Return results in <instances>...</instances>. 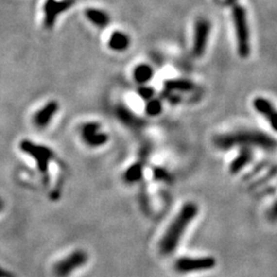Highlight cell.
I'll list each match as a JSON object with an SVG mask.
<instances>
[{
    "label": "cell",
    "mask_w": 277,
    "mask_h": 277,
    "mask_svg": "<svg viewBox=\"0 0 277 277\" xmlns=\"http://www.w3.org/2000/svg\"><path fill=\"white\" fill-rule=\"evenodd\" d=\"M254 107L257 110L258 113L262 114L267 120L268 122L270 123L271 127L273 131H276L277 127V115L275 112V109L273 107V105L271 104L270 101H268L265 98H256L254 100Z\"/></svg>",
    "instance_id": "obj_12"
},
{
    "label": "cell",
    "mask_w": 277,
    "mask_h": 277,
    "mask_svg": "<svg viewBox=\"0 0 277 277\" xmlns=\"http://www.w3.org/2000/svg\"><path fill=\"white\" fill-rule=\"evenodd\" d=\"M134 79L138 85H146V83L149 82L153 75H154V70L153 68L148 64H140L135 68L134 70Z\"/></svg>",
    "instance_id": "obj_17"
},
{
    "label": "cell",
    "mask_w": 277,
    "mask_h": 277,
    "mask_svg": "<svg viewBox=\"0 0 277 277\" xmlns=\"http://www.w3.org/2000/svg\"><path fill=\"white\" fill-rule=\"evenodd\" d=\"M137 92L138 97H141L144 101L154 98L155 95V90L150 87H147L146 85H141V87L137 89Z\"/></svg>",
    "instance_id": "obj_20"
},
{
    "label": "cell",
    "mask_w": 277,
    "mask_h": 277,
    "mask_svg": "<svg viewBox=\"0 0 277 277\" xmlns=\"http://www.w3.org/2000/svg\"><path fill=\"white\" fill-rule=\"evenodd\" d=\"M87 262V253L83 249H75L54 264L53 274L55 277H69L72 273L86 266Z\"/></svg>",
    "instance_id": "obj_5"
},
{
    "label": "cell",
    "mask_w": 277,
    "mask_h": 277,
    "mask_svg": "<svg viewBox=\"0 0 277 277\" xmlns=\"http://www.w3.org/2000/svg\"><path fill=\"white\" fill-rule=\"evenodd\" d=\"M253 156L254 154L252 151V147H242L238 155L233 159V161L230 163V173L236 174L242 172L245 166L252 161Z\"/></svg>",
    "instance_id": "obj_13"
},
{
    "label": "cell",
    "mask_w": 277,
    "mask_h": 277,
    "mask_svg": "<svg viewBox=\"0 0 277 277\" xmlns=\"http://www.w3.org/2000/svg\"><path fill=\"white\" fill-rule=\"evenodd\" d=\"M143 173H144V166L142 163L137 162L133 164L132 166L126 170L124 173V180L127 183H137L143 178Z\"/></svg>",
    "instance_id": "obj_18"
},
{
    "label": "cell",
    "mask_w": 277,
    "mask_h": 277,
    "mask_svg": "<svg viewBox=\"0 0 277 277\" xmlns=\"http://www.w3.org/2000/svg\"><path fill=\"white\" fill-rule=\"evenodd\" d=\"M235 2H237V0H227V3H228L229 5H232V4H234Z\"/></svg>",
    "instance_id": "obj_22"
},
{
    "label": "cell",
    "mask_w": 277,
    "mask_h": 277,
    "mask_svg": "<svg viewBox=\"0 0 277 277\" xmlns=\"http://www.w3.org/2000/svg\"><path fill=\"white\" fill-rule=\"evenodd\" d=\"M20 149L31 156L35 160L38 170L42 173H48L49 165L54 158V153L49 147L43 145H37L29 140H24L20 143Z\"/></svg>",
    "instance_id": "obj_6"
},
{
    "label": "cell",
    "mask_w": 277,
    "mask_h": 277,
    "mask_svg": "<svg viewBox=\"0 0 277 277\" xmlns=\"http://www.w3.org/2000/svg\"><path fill=\"white\" fill-rule=\"evenodd\" d=\"M85 15L91 24H94L99 28L107 27L111 21L110 16L106 12L99 8H87Z\"/></svg>",
    "instance_id": "obj_15"
},
{
    "label": "cell",
    "mask_w": 277,
    "mask_h": 277,
    "mask_svg": "<svg viewBox=\"0 0 277 277\" xmlns=\"http://www.w3.org/2000/svg\"><path fill=\"white\" fill-rule=\"evenodd\" d=\"M166 90L172 92H188L196 88V85L188 79H169L164 82Z\"/></svg>",
    "instance_id": "obj_16"
},
{
    "label": "cell",
    "mask_w": 277,
    "mask_h": 277,
    "mask_svg": "<svg viewBox=\"0 0 277 277\" xmlns=\"http://www.w3.org/2000/svg\"><path fill=\"white\" fill-rule=\"evenodd\" d=\"M115 114L119 119L120 122H122L127 127L134 129H140L145 126V121L137 116L131 109H128L124 105H118L115 109Z\"/></svg>",
    "instance_id": "obj_11"
},
{
    "label": "cell",
    "mask_w": 277,
    "mask_h": 277,
    "mask_svg": "<svg viewBox=\"0 0 277 277\" xmlns=\"http://www.w3.org/2000/svg\"><path fill=\"white\" fill-rule=\"evenodd\" d=\"M210 30L211 25L207 18H199L196 22L195 27H194V37L192 46V53L194 57L200 58L205 54L208 48Z\"/></svg>",
    "instance_id": "obj_7"
},
{
    "label": "cell",
    "mask_w": 277,
    "mask_h": 277,
    "mask_svg": "<svg viewBox=\"0 0 277 277\" xmlns=\"http://www.w3.org/2000/svg\"><path fill=\"white\" fill-rule=\"evenodd\" d=\"M129 44H131V39L128 35L122 31H114L108 40L109 49L117 52L126 51L129 48Z\"/></svg>",
    "instance_id": "obj_14"
},
{
    "label": "cell",
    "mask_w": 277,
    "mask_h": 277,
    "mask_svg": "<svg viewBox=\"0 0 277 277\" xmlns=\"http://www.w3.org/2000/svg\"><path fill=\"white\" fill-rule=\"evenodd\" d=\"M59 111V103L55 101H51L45 104L40 110L37 111L33 117V122L38 128H44L48 126L52 120L53 116Z\"/></svg>",
    "instance_id": "obj_10"
},
{
    "label": "cell",
    "mask_w": 277,
    "mask_h": 277,
    "mask_svg": "<svg viewBox=\"0 0 277 277\" xmlns=\"http://www.w3.org/2000/svg\"><path fill=\"white\" fill-rule=\"evenodd\" d=\"M198 214L199 208L197 203L192 201L184 203L159 240L158 249L161 255L170 256L175 252L185 232L192 222L197 218Z\"/></svg>",
    "instance_id": "obj_1"
},
{
    "label": "cell",
    "mask_w": 277,
    "mask_h": 277,
    "mask_svg": "<svg viewBox=\"0 0 277 277\" xmlns=\"http://www.w3.org/2000/svg\"><path fill=\"white\" fill-rule=\"evenodd\" d=\"M162 110H163V105H162V102L159 99L152 98L147 101L146 106H145V111L148 116H151V117L158 116L159 114H161Z\"/></svg>",
    "instance_id": "obj_19"
},
{
    "label": "cell",
    "mask_w": 277,
    "mask_h": 277,
    "mask_svg": "<svg viewBox=\"0 0 277 277\" xmlns=\"http://www.w3.org/2000/svg\"><path fill=\"white\" fill-rule=\"evenodd\" d=\"M217 266V260L211 256L181 257L173 263V269L179 274L207 272Z\"/></svg>",
    "instance_id": "obj_4"
},
{
    "label": "cell",
    "mask_w": 277,
    "mask_h": 277,
    "mask_svg": "<svg viewBox=\"0 0 277 277\" xmlns=\"http://www.w3.org/2000/svg\"><path fill=\"white\" fill-rule=\"evenodd\" d=\"M81 138L90 148L105 146L109 141V135L101 131V124L96 121H89L83 124L80 129Z\"/></svg>",
    "instance_id": "obj_8"
},
{
    "label": "cell",
    "mask_w": 277,
    "mask_h": 277,
    "mask_svg": "<svg viewBox=\"0 0 277 277\" xmlns=\"http://www.w3.org/2000/svg\"><path fill=\"white\" fill-rule=\"evenodd\" d=\"M214 143L220 150H230L234 147H257L266 150H273L276 142L272 137L256 129H240L232 133L220 135Z\"/></svg>",
    "instance_id": "obj_2"
},
{
    "label": "cell",
    "mask_w": 277,
    "mask_h": 277,
    "mask_svg": "<svg viewBox=\"0 0 277 277\" xmlns=\"http://www.w3.org/2000/svg\"><path fill=\"white\" fill-rule=\"evenodd\" d=\"M3 209H4V201L1 197H0V212H1Z\"/></svg>",
    "instance_id": "obj_21"
},
{
    "label": "cell",
    "mask_w": 277,
    "mask_h": 277,
    "mask_svg": "<svg viewBox=\"0 0 277 277\" xmlns=\"http://www.w3.org/2000/svg\"><path fill=\"white\" fill-rule=\"evenodd\" d=\"M232 6V20L237 39V50L242 58H247L251 52L249 42V28L247 23L246 11L243 6L235 2Z\"/></svg>",
    "instance_id": "obj_3"
},
{
    "label": "cell",
    "mask_w": 277,
    "mask_h": 277,
    "mask_svg": "<svg viewBox=\"0 0 277 277\" xmlns=\"http://www.w3.org/2000/svg\"><path fill=\"white\" fill-rule=\"evenodd\" d=\"M75 3V0H46L43 6L44 26L46 28L53 27L59 16L68 11Z\"/></svg>",
    "instance_id": "obj_9"
}]
</instances>
